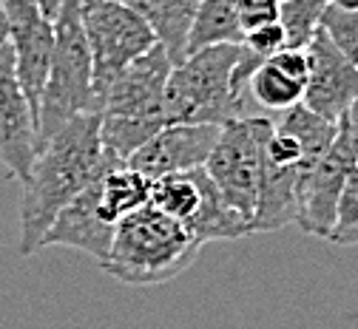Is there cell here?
<instances>
[{
	"label": "cell",
	"mask_w": 358,
	"mask_h": 329,
	"mask_svg": "<svg viewBox=\"0 0 358 329\" xmlns=\"http://www.w3.org/2000/svg\"><path fill=\"white\" fill-rule=\"evenodd\" d=\"M355 168L352 151L347 145L344 133L338 131L333 145L327 151V156L307 173V179L301 182L299 191V219L296 224L310 233V236L319 239H330V230L336 224V213H338V202H341V191L347 173Z\"/></svg>",
	"instance_id": "cell-11"
},
{
	"label": "cell",
	"mask_w": 358,
	"mask_h": 329,
	"mask_svg": "<svg viewBox=\"0 0 358 329\" xmlns=\"http://www.w3.org/2000/svg\"><path fill=\"white\" fill-rule=\"evenodd\" d=\"M171 71L173 63L157 43L108 82L97 111L106 154L128 162L165 128V85Z\"/></svg>",
	"instance_id": "cell-2"
},
{
	"label": "cell",
	"mask_w": 358,
	"mask_h": 329,
	"mask_svg": "<svg viewBox=\"0 0 358 329\" xmlns=\"http://www.w3.org/2000/svg\"><path fill=\"white\" fill-rule=\"evenodd\" d=\"M37 156V119L15 71V49L0 57V162L26 182Z\"/></svg>",
	"instance_id": "cell-10"
},
{
	"label": "cell",
	"mask_w": 358,
	"mask_h": 329,
	"mask_svg": "<svg viewBox=\"0 0 358 329\" xmlns=\"http://www.w3.org/2000/svg\"><path fill=\"white\" fill-rule=\"evenodd\" d=\"M210 184V176L205 168H194L185 173H168L151 182V193H148V205L157 207L159 213L182 221L185 227L196 219L202 202H205V191Z\"/></svg>",
	"instance_id": "cell-16"
},
{
	"label": "cell",
	"mask_w": 358,
	"mask_h": 329,
	"mask_svg": "<svg viewBox=\"0 0 358 329\" xmlns=\"http://www.w3.org/2000/svg\"><path fill=\"white\" fill-rule=\"evenodd\" d=\"M322 31L350 63L358 66V9H338L330 3L322 17Z\"/></svg>",
	"instance_id": "cell-22"
},
{
	"label": "cell",
	"mask_w": 358,
	"mask_h": 329,
	"mask_svg": "<svg viewBox=\"0 0 358 329\" xmlns=\"http://www.w3.org/2000/svg\"><path fill=\"white\" fill-rule=\"evenodd\" d=\"M276 68H282L287 77L299 80L301 85H307V74H310V57H307V49H290L285 45L282 52H276L273 57H267Z\"/></svg>",
	"instance_id": "cell-25"
},
{
	"label": "cell",
	"mask_w": 358,
	"mask_h": 329,
	"mask_svg": "<svg viewBox=\"0 0 358 329\" xmlns=\"http://www.w3.org/2000/svg\"><path fill=\"white\" fill-rule=\"evenodd\" d=\"M111 165H120V159L103 151L100 114H83L57 128L37 148L29 179L23 182L20 256L43 250V239L57 213Z\"/></svg>",
	"instance_id": "cell-1"
},
{
	"label": "cell",
	"mask_w": 358,
	"mask_h": 329,
	"mask_svg": "<svg viewBox=\"0 0 358 329\" xmlns=\"http://www.w3.org/2000/svg\"><path fill=\"white\" fill-rule=\"evenodd\" d=\"M60 3L63 0H40V6H43V12H46L49 20H55V15L60 12Z\"/></svg>",
	"instance_id": "cell-28"
},
{
	"label": "cell",
	"mask_w": 358,
	"mask_h": 329,
	"mask_svg": "<svg viewBox=\"0 0 358 329\" xmlns=\"http://www.w3.org/2000/svg\"><path fill=\"white\" fill-rule=\"evenodd\" d=\"M83 29L94 63V91H97V111L100 97L108 82L137 57L157 45L151 26L125 6L122 0H83Z\"/></svg>",
	"instance_id": "cell-7"
},
{
	"label": "cell",
	"mask_w": 358,
	"mask_h": 329,
	"mask_svg": "<svg viewBox=\"0 0 358 329\" xmlns=\"http://www.w3.org/2000/svg\"><path fill=\"white\" fill-rule=\"evenodd\" d=\"M327 6L330 0H282L279 23L285 29V40L290 49H307L310 40L322 29Z\"/></svg>",
	"instance_id": "cell-20"
},
{
	"label": "cell",
	"mask_w": 358,
	"mask_h": 329,
	"mask_svg": "<svg viewBox=\"0 0 358 329\" xmlns=\"http://www.w3.org/2000/svg\"><path fill=\"white\" fill-rule=\"evenodd\" d=\"M242 45H245L248 52H253L256 57L267 60V57H273L276 52H282L285 45H287L285 29H282L279 20H276V23H267V26H262V29L248 31V34L242 37Z\"/></svg>",
	"instance_id": "cell-23"
},
{
	"label": "cell",
	"mask_w": 358,
	"mask_h": 329,
	"mask_svg": "<svg viewBox=\"0 0 358 329\" xmlns=\"http://www.w3.org/2000/svg\"><path fill=\"white\" fill-rule=\"evenodd\" d=\"M0 9H3L9 43L15 49V71L20 88L37 119L40 94L49 77V63L55 49V20L46 17L40 0H0Z\"/></svg>",
	"instance_id": "cell-8"
},
{
	"label": "cell",
	"mask_w": 358,
	"mask_h": 329,
	"mask_svg": "<svg viewBox=\"0 0 358 329\" xmlns=\"http://www.w3.org/2000/svg\"><path fill=\"white\" fill-rule=\"evenodd\" d=\"M242 43H219L173 66L165 85V125H225L248 114V100L234 88Z\"/></svg>",
	"instance_id": "cell-4"
},
{
	"label": "cell",
	"mask_w": 358,
	"mask_h": 329,
	"mask_svg": "<svg viewBox=\"0 0 358 329\" xmlns=\"http://www.w3.org/2000/svg\"><path fill=\"white\" fill-rule=\"evenodd\" d=\"M242 37L236 0H202L188 37V54L219 43H242Z\"/></svg>",
	"instance_id": "cell-18"
},
{
	"label": "cell",
	"mask_w": 358,
	"mask_h": 329,
	"mask_svg": "<svg viewBox=\"0 0 358 329\" xmlns=\"http://www.w3.org/2000/svg\"><path fill=\"white\" fill-rule=\"evenodd\" d=\"M279 9H282V0H236L239 26L245 34L253 29H262L267 23H276Z\"/></svg>",
	"instance_id": "cell-24"
},
{
	"label": "cell",
	"mask_w": 358,
	"mask_h": 329,
	"mask_svg": "<svg viewBox=\"0 0 358 329\" xmlns=\"http://www.w3.org/2000/svg\"><path fill=\"white\" fill-rule=\"evenodd\" d=\"M122 165V162H120ZM114 168V165H111ZM108 170V168H106ZM103 170V173H106ZM103 173L80 191L55 219V224L49 227L46 239H43V247H71V250H80L85 256H92L97 264L106 261L108 250H111V242H114V224L103 221L100 210H97V191H100V179Z\"/></svg>",
	"instance_id": "cell-13"
},
{
	"label": "cell",
	"mask_w": 358,
	"mask_h": 329,
	"mask_svg": "<svg viewBox=\"0 0 358 329\" xmlns=\"http://www.w3.org/2000/svg\"><path fill=\"white\" fill-rule=\"evenodd\" d=\"M330 3L338 9H358V0H330Z\"/></svg>",
	"instance_id": "cell-29"
},
{
	"label": "cell",
	"mask_w": 358,
	"mask_h": 329,
	"mask_svg": "<svg viewBox=\"0 0 358 329\" xmlns=\"http://www.w3.org/2000/svg\"><path fill=\"white\" fill-rule=\"evenodd\" d=\"M83 0H63L55 15V49L37 108V148L83 114H97L94 63L83 29Z\"/></svg>",
	"instance_id": "cell-5"
},
{
	"label": "cell",
	"mask_w": 358,
	"mask_h": 329,
	"mask_svg": "<svg viewBox=\"0 0 358 329\" xmlns=\"http://www.w3.org/2000/svg\"><path fill=\"white\" fill-rule=\"evenodd\" d=\"M9 49H12V43H9V29H6V17H3V9H0V57H3Z\"/></svg>",
	"instance_id": "cell-27"
},
{
	"label": "cell",
	"mask_w": 358,
	"mask_h": 329,
	"mask_svg": "<svg viewBox=\"0 0 358 329\" xmlns=\"http://www.w3.org/2000/svg\"><path fill=\"white\" fill-rule=\"evenodd\" d=\"M148 193H151V179L143 176L140 170H134L128 162H122L103 173L97 191V210L103 221L117 227L120 219L148 205Z\"/></svg>",
	"instance_id": "cell-17"
},
{
	"label": "cell",
	"mask_w": 358,
	"mask_h": 329,
	"mask_svg": "<svg viewBox=\"0 0 358 329\" xmlns=\"http://www.w3.org/2000/svg\"><path fill=\"white\" fill-rule=\"evenodd\" d=\"M327 242H333L338 247H355L358 244V165L347 173L338 213H336V224L330 230Z\"/></svg>",
	"instance_id": "cell-21"
},
{
	"label": "cell",
	"mask_w": 358,
	"mask_h": 329,
	"mask_svg": "<svg viewBox=\"0 0 358 329\" xmlns=\"http://www.w3.org/2000/svg\"><path fill=\"white\" fill-rule=\"evenodd\" d=\"M338 131L344 133V139H347V145H350V151H352V159H355V165H358V100L344 111V117L338 119Z\"/></svg>",
	"instance_id": "cell-26"
},
{
	"label": "cell",
	"mask_w": 358,
	"mask_h": 329,
	"mask_svg": "<svg viewBox=\"0 0 358 329\" xmlns=\"http://www.w3.org/2000/svg\"><path fill=\"white\" fill-rule=\"evenodd\" d=\"M271 133H273V119L264 114L231 119L219 128V139L205 162V170L213 179L216 191L239 216L250 221V233H253V210L259 196L262 156Z\"/></svg>",
	"instance_id": "cell-6"
},
{
	"label": "cell",
	"mask_w": 358,
	"mask_h": 329,
	"mask_svg": "<svg viewBox=\"0 0 358 329\" xmlns=\"http://www.w3.org/2000/svg\"><path fill=\"white\" fill-rule=\"evenodd\" d=\"M248 91H250V100H253L259 108H264L267 114H276V117L285 114V111H290L293 105H299L301 97H304V85H301L299 80L287 77V74H285L282 68H276L271 60H264V63L253 71Z\"/></svg>",
	"instance_id": "cell-19"
},
{
	"label": "cell",
	"mask_w": 358,
	"mask_h": 329,
	"mask_svg": "<svg viewBox=\"0 0 358 329\" xmlns=\"http://www.w3.org/2000/svg\"><path fill=\"white\" fill-rule=\"evenodd\" d=\"M154 31L157 43L165 49L173 66L188 57V37L202 0H122Z\"/></svg>",
	"instance_id": "cell-15"
},
{
	"label": "cell",
	"mask_w": 358,
	"mask_h": 329,
	"mask_svg": "<svg viewBox=\"0 0 358 329\" xmlns=\"http://www.w3.org/2000/svg\"><path fill=\"white\" fill-rule=\"evenodd\" d=\"M310 57V74L304 85L301 105H307L313 114L338 122L344 111L358 100V66L350 63L333 40L319 29V34L307 45Z\"/></svg>",
	"instance_id": "cell-9"
},
{
	"label": "cell",
	"mask_w": 358,
	"mask_h": 329,
	"mask_svg": "<svg viewBox=\"0 0 358 329\" xmlns=\"http://www.w3.org/2000/svg\"><path fill=\"white\" fill-rule=\"evenodd\" d=\"M219 128L222 125H165L128 159V165L151 182L168 173L205 168L219 139Z\"/></svg>",
	"instance_id": "cell-12"
},
{
	"label": "cell",
	"mask_w": 358,
	"mask_h": 329,
	"mask_svg": "<svg viewBox=\"0 0 358 329\" xmlns=\"http://www.w3.org/2000/svg\"><path fill=\"white\" fill-rule=\"evenodd\" d=\"M205 244L194 233L151 205L120 219L114 242L100 267L122 284L154 287L182 275Z\"/></svg>",
	"instance_id": "cell-3"
},
{
	"label": "cell",
	"mask_w": 358,
	"mask_h": 329,
	"mask_svg": "<svg viewBox=\"0 0 358 329\" xmlns=\"http://www.w3.org/2000/svg\"><path fill=\"white\" fill-rule=\"evenodd\" d=\"M301 182H304V170L299 162H279V159H271L267 154L262 156L253 233H273V230L296 224Z\"/></svg>",
	"instance_id": "cell-14"
}]
</instances>
